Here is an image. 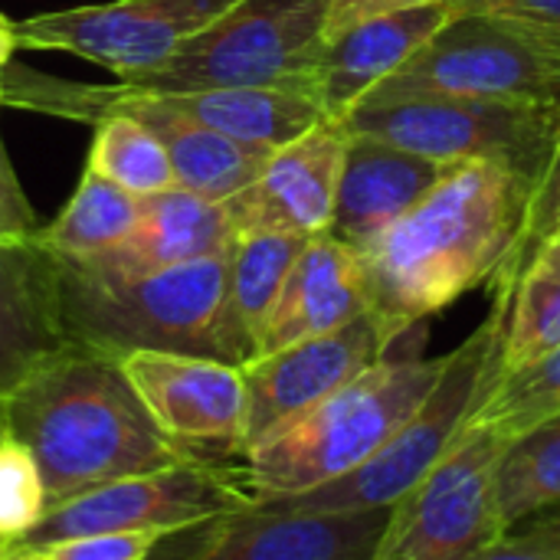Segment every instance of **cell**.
Returning <instances> with one entry per match:
<instances>
[{"instance_id": "obj_1", "label": "cell", "mask_w": 560, "mask_h": 560, "mask_svg": "<svg viewBox=\"0 0 560 560\" xmlns=\"http://www.w3.org/2000/svg\"><path fill=\"white\" fill-rule=\"evenodd\" d=\"M532 190L535 180L502 164H446L413 210L358 249L368 312L394 345L502 272L525 233Z\"/></svg>"}, {"instance_id": "obj_2", "label": "cell", "mask_w": 560, "mask_h": 560, "mask_svg": "<svg viewBox=\"0 0 560 560\" xmlns=\"http://www.w3.org/2000/svg\"><path fill=\"white\" fill-rule=\"evenodd\" d=\"M0 410L3 430L33 453L49 509L128 476L200 459L154 423L121 358L79 345L39 364Z\"/></svg>"}, {"instance_id": "obj_3", "label": "cell", "mask_w": 560, "mask_h": 560, "mask_svg": "<svg viewBox=\"0 0 560 560\" xmlns=\"http://www.w3.org/2000/svg\"><path fill=\"white\" fill-rule=\"evenodd\" d=\"M443 358H384L233 459L249 502L299 495L361 469L430 397Z\"/></svg>"}, {"instance_id": "obj_4", "label": "cell", "mask_w": 560, "mask_h": 560, "mask_svg": "<svg viewBox=\"0 0 560 560\" xmlns=\"http://www.w3.org/2000/svg\"><path fill=\"white\" fill-rule=\"evenodd\" d=\"M226 276L230 249L148 276H105L52 256L56 312L66 341L112 358L171 351L220 361Z\"/></svg>"}, {"instance_id": "obj_5", "label": "cell", "mask_w": 560, "mask_h": 560, "mask_svg": "<svg viewBox=\"0 0 560 560\" xmlns=\"http://www.w3.org/2000/svg\"><path fill=\"white\" fill-rule=\"evenodd\" d=\"M502 361V305L492 302V315L446 354L443 374L423 407L354 472L299 492L262 499L253 505L295 509V512H377L407 499L436 463L459 443L472 417L499 384Z\"/></svg>"}, {"instance_id": "obj_6", "label": "cell", "mask_w": 560, "mask_h": 560, "mask_svg": "<svg viewBox=\"0 0 560 560\" xmlns=\"http://www.w3.org/2000/svg\"><path fill=\"white\" fill-rule=\"evenodd\" d=\"M328 10L331 0H240L164 66L125 85L144 92L272 85L315 95V72L328 43Z\"/></svg>"}, {"instance_id": "obj_7", "label": "cell", "mask_w": 560, "mask_h": 560, "mask_svg": "<svg viewBox=\"0 0 560 560\" xmlns=\"http://www.w3.org/2000/svg\"><path fill=\"white\" fill-rule=\"evenodd\" d=\"M345 128L351 135H368L440 164H502L538 184L558 141L560 105L410 95L390 102H364L351 112Z\"/></svg>"}, {"instance_id": "obj_8", "label": "cell", "mask_w": 560, "mask_h": 560, "mask_svg": "<svg viewBox=\"0 0 560 560\" xmlns=\"http://www.w3.org/2000/svg\"><path fill=\"white\" fill-rule=\"evenodd\" d=\"M410 95L560 105V52L495 16L453 13L443 30L364 102Z\"/></svg>"}, {"instance_id": "obj_9", "label": "cell", "mask_w": 560, "mask_h": 560, "mask_svg": "<svg viewBox=\"0 0 560 560\" xmlns=\"http://www.w3.org/2000/svg\"><path fill=\"white\" fill-rule=\"evenodd\" d=\"M505 436L469 423L436 469L390 509L374 560H472L509 532L495 505V466Z\"/></svg>"}, {"instance_id": "obj_10", "label": "cell", "mask_w": 560, "mask_h": 560, "mask_svg": "<svg viewBox=\"0 0 560 560\" xmlns=\"http://www.w3.org/2000/svg\"><path fill=\"white\" fill-rule=\"evenodd\" d=\"M233 459H194L82 492L49 509V515L23 545L43 548L52 541L105 532H158L164 538L197 532L230 512L253 505L233 472Z\"/></svg>"}, {"instance_id": "obj_11", "label": "cell", "mask_w": 560, "mask_h": 560, "mask_svg": "<svg viewBox=\"0 0 560 560\" xmlns=\"http://www.w3.org/2000/svg\"><path fill=\"white\" fill-rule=\"evenodd\" d=\"M240 0H112L36 13L13 23L16 49H52L95 62L128 82L164 66L184 43Z\"/></svg>"}, {"instance_id": "obj_12", "label": "cell", "mask_w": 560, "mask_h": 560, "mask_svg": "<svg viewBox=\"0 0 560 560\" xmlns=\"http://www.w3.org/2000/svg\"><path fill=\"white\" fill-rule=\"evenodd\" d=\"M390 348L394 341L384 335L377 318L364 312L338 331L259 354L256 361L243 364V453L279 433L285 423H292L325 397H331L371 364L384 361Z\"/></svg>"}, {"instance_id": "obj_13", "label": "cell", "mask_w": 560, "mask_h": 560, "mask_svg": "<svg viewBox=\"0 0 560 560\" xmlns=\"http://www.w3.org/2000/svg\"><path fill=\"white\" fill-rule=\"evenodd\" d=\"M121 368L154 423L200 459H233L243 453L246 387L236 364L197 354L135 351Z\"/></svg>"}, {"instance_id": "obj_14", "label": "cell", "mask_w": 560, "mask_h": 560, "mask_svg": "<svg viewBox=\"0 0 560 560\" xmlns=\"http://www.w3.org/2000/svg\"><path fill=\"white\" fill-rule=\"evenodd\" d=\"M390 509L295 512L249 505L203 528L171 560H374Z\"/></svg>"}, {"instance_id": "obj_15", "label": "cell", "mask_w": 560, "mask_h": 560, "mask_svg": "<svg viewBox=\"0 0 560 560\" xmlns=\"http://www.w3.org/2000/svg\"><path fill=\"white\" fill-rule=\"evenodd\" d=\"M351 131L341 121H322L302 138L276 148L243 194L230 197L236 236L253 230L322 236L331 230L341 167Z\"/></svg>"}, {"instance_id": "obj_16", "label": "cell", "mask_w": 560, "mask_h": 560, "mask_svg": "<svg viewBox=\"0 0 560 560\" xmlns=\"http://www.w3.org/2000/svg\"><path fill=\"white\" fill-rule=\"evenodd\" d=\"M453 16V0L423 3L361 20L335 33L315 72V95L328 121H348L351 112L394 72H400Z\"/></svg>"}, {"instance_id": "obj_17", "label": "cell", "mask_w": 560, "mask_h": 560, "mask_svg": "<svg viewBox=\"0 0 560 560\" xmlns=\"http://www.w3.org/2000/svg\"><path fill=\"white\" fill-rule=\"evenodd\" d=\"M443 171L446 164L433 158L368 135H351L328 233L358 253L407 210H413L436 187Z\"/></svg>"}, {"instance_id": "obj_18", "label": "cell", "mask_w": 560, "mask_h": 560, "mask_svg": "<svg viewBox=\"0 0 560 560\" xmlns=\"http://www.w3.org/2000/svg\"><path fill=\"white\" fill-rule=\"evenodd\" d=\"M368 312L361 259L331 233L312 236L292 262L266 322L259 354L338 331Z\"/></svg>"}, {"instance_id": "obj_19", "label": "cell", "mask_w": 560, "mask_h": 560, "mask_svg": "<svg viewBox=\"0 0 560 560\" xmlns=\"http://www.w3.org/2000/svg\"><path fill=\"white\" fill-rule=\"evenodd\" d=\"M233 240L236 226L226 200H207L190 190L171 187L141 197V217L115 249L72 262H82L105 276H148L223 253L233 246Z\"/></svg>"}, {"instance_id": "obj_20", "label": "cell", "mask_w": 560, "mask_h": 560, "mask_svg": "<svg viewBox=\"0 0 560 560\" xmlns=\"http://www.w3.org/2000/svg\"><path fill=\"white\" fill-rule=\"evenodd\" d=\"M66 345L52 256L36 240H0V400Z\"/></svg>"}, {"instance_id": "obj_21", "label": "cell", "mask_w": 560, "mask_h": 560, "mask_svg": "<svg viewBox=\"0 0 560 560\" xmlns=\"http://www.w3.org/2000/svg\"><path fill=\"white\" fill-rule=\"evenodd\" d=\"M305 243L308 236L272 230H253L233 240L226 305L220 322V361L243 368L259 358L266 322Z\"/></svg>"}, {"instance_id": "obj_22", "label": "cell", "mask_w": 560, "mask_h": 560, "mask_svg": "<svg viewBox=\"0 0 560 560\" xmlns=\"http://www.w3.org/2000/svg\"><path fill=\"white\" fill-rule=\"evenodd\" d=\"M174 108L197 118L200 125L276 151L315 125L328 121L318 98L305 89H272V85H240V89H197V92H161Z\"/></svg>"}, {"instance_id": "obj_23", "label": "cell", "mask_w": 560, "mask_h": 560, "mask_svg": "<svg viewBox=\"0 0 560 560\" xmlns=\"http://www.w3.org/2000/svg\"><path fill=\"white\" fill-rule=\"evenodd\" d=\"M502 305V361L499 381L525 371L560 348V230L548 236L528 262L492 289Z\"/></svg>"}, {"instance_id": "obj_24", "label": "cell", "mask_w": 560, "mask_h": 560, "mask_svg": "<svg viewBox=\"0 0 560 560\" xmlns=\"http://www.w3.org/2000/svg\"><path fill=\"white\" fill-rule=\"evenodd\" d=\"M138 217L141 197L85 167L59 217L39 226L36 243L59 259H92L115 249L135 230Z\"/></svg>"}, {"instance_id": "obj_25", "label": "cell", "mask_w": 560, "mask_h": 560, "mask_svg": "<svg viewBox=\"0 0 560 560\" xmlns=\"http://www.w3.org/2000/svg\"><path fill=\"white\" fill-rule=\"evenodd\" d=\"M495 505L505 532L560 505V413L505 440L495 466Z\"/></svg>"}, {"instance_id": "obj_26", "label": "cell", "mask_w": 560, "mask_h": 560, "mask_svg": "<svg viewBox=\"0 0 560 560\" xmlns=\"http://www.w3.org/2000/svg\"><path fill=\"white\" fill-rule=\"evenodd\" d=\"M85 167L135 197H151L177 187L171 158L158 135L128 115H108L95 125Z\"/></svg>"}, {"instance_id": "obj_27", "label": "cell", "mask_w": 560, "mask_h": 560, "mask_svg": "<svg viewBox=\"0 0 560 560\" xmlns=\"http://www.w3.org/2000/svg\"><path fill=\"white\" fill-rule=\"evenodd\" d=\"M560 413V348L545 354L541 361L528 364L518 374L502 377L472 423H489L495 427L505 440L532 430L541 420H551Z\"/></svg>"}, {"instance_id": "obj_28", "label": "cell", "mask_w": 560, "mask_h": 560, "mask_svg": "<svg viewBox=\"0 0 560 560\" xmlns=\"http://www.w3.org/2000/svg\"><path fill=\"white\" fill-rule=\"evenodd\" d=\"M49 499L33 453L3 430L0 436V538L23 545L46 518Z\"/></svg>"}, {"instance_id": "obj_29", "label": "cell", "mask_w": 560, "mask_h": 560, "mask_svg": "<svg viewBox=\"0 0 560 560\" xmlns=\"http://www.w3.org/2000/svg\"><path fill=\"white\" fill-rule=\"evenodd\" d=\"M560 230V128L558 141H555V151H551V161L545 167V174L538 177L535 190H532V207H528V223H525V233L515 246V253L509 256V262L502 266V272L492 279V289L495 285H505L525 262L528 256Z\"/></svg>"}, {"instance_id": "obj_30", "label": "cell", "mask_w": 560, "mask_h": 560, "mask_svg": "<svg viewBox=\"0 0 560 560\" xmlns=\"http://www.w3.org/2000/svg\"><path fill=\"white\" fill-rule=\"evenodd\" d=\"M453 13L495 16L560 52V0H453Z\"/></svg>"}, {"instance_id": "obj_31", "label": "cell", "mask_w": 560, "mask_h": 560, "mask_svg": "<svg viewBox=\"0 0 560 560\" xmlns=\"http://www.w3.org/2000/svg\"><path fill=\"white\" fill-rule=\"evenodd\" d=\"M161 541L167 538L158 532H105L52 541L36 551L46 560H151Z\"/></svg>"}, {"instance_id": "obj_32", "label": "cell", "mask_w": 560, "mask_h": 560, "mask_svg": "<svg viewBox=\"0 0 560 560\" xmlns=\"http://www.w3.org/2000/svg\"><path fill=\"white\" fill-rule=\"evenodd\" d=\"M36 233L39 223L33 203L26 200L23 184L16 180V171L0 138V240H36Z\"/></svg>"}, {"instance_id": "obj_33", "label": "cell", "mask_w": 560, "mask_h": 560, "mask_svg": "<svg viewBox=\"0 0 560 560\" xmlns=\"http://www.w3.org/2000/svg\"><path fill=\"white\" fill-rule=\"evenodd\" d=\"M423 3H440V0H331L328 10V39L361 20L371 16H384V13H397V10H410V7H423Z\"/></svg>"}, {"instance_id": "obj_34", "label": "cell", "mask_w": 560, "mask_h": 560, "mask_svg": "<svg viewBox=\"0 0 560 560\" xmlns=\"http://www.w3.org/2000/svg\"><path fill=\"white\" fill-rule=\"evenodd\" d=\"M509 535H515V538H522V541H528V545H535V548L560 558V505L551 509V512H541V515L522 522Z\"/></svg>"}, {"instance_id": "obj_35", "label": "cell", "mask_w": 560, "mask_h": 560, "mask_svg": "<svg viewBox=\"0 0 560 560\" xmlns=\"http://www.w3.org/2000/svg\"><path fill=\"white\" fill-rule=\"evenodd\" d=\"M472 560H560V558L548 555V551H541V548H535V545H528V541H522V538H515V535H505L502 541H495L492 548H486L482 555H476Z\"/></svg>"}, {"instance_id": "obj_36", "label": "cell", "mask_w": 560, "mask_h": 560, "mask_svg": "<svg viewBox=\"0 0 560 560\" xmlns=\"http://www.w3.org/2000/svg\"><path fill=\"white\" fill-rule=\"evenodd\" d=\"M16 52V33H13V20L0 16V72L7 69V62Z\"/></svg>"}, {"instance_id": "obj_37", "label": "cell", "mask_w": 560, "mask_h": 560, "mask_svg": "<svg viewBox=\"0 0 560 560\" xmlns=\"http://www.w3.org/2000/svg\"><path fill=\"white\" fill-rule=\"evenodd\" d=\"M0 560H46L36 548H26V545H16L7 558H0Z\"/></svg>"}, {"instance_id": "obj_38", "label": "cell", "mask_w": 560, "mask_h": 560, "mask_svg": "<svg viewBox=\"0 0 560 560\" xmlns=\"http://www.w3.org/2000/svg\"><path fill=\"white\" fill-rule=\"evenodd\" d=\"M13 548H16V541H7V538H0V558H7Z\"/></svg>"}, {"instance_id": "obj_39", "label": "cell", "mask_w": 560, "mask_h": 560, "mask_svg": "<svg viewBox=\"0 0 560 560\" xmlns=\"http://www.w3.org/2000/svg\"><path fill=\"white\" fill-rule=\"evenodd\" d=\"M0 105H3V72H0Z\"/></svg>"}, {"instance_id": "obj_40", "label": "cell", "mask_w": 560, "mask_h": 560, "mask_svg": "<svg viewBox=\"0 0 560 560\" xmlns=\"http://www.w3.org/2000/svg\"><path fill=\"white\" fill-rule=\"evenodd\" d=\"M0 436H3V410H0Z\"/></svg>"}, {"instance_id": "obj_41", "label": "cell", "mask_w": 560, "mask_h": 560, "mask_svg": "<svg viewBox=\"0 0 560 560\" xmlns=\"http://www.w3.org/2000/svg\"><path fill=\"white\" fill-rule=\"evenodd\" d=\"M0 16H3V13H0Z\"/></svg>"}]
</instances>
